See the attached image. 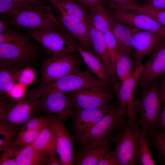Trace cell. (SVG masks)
Here are the masks:
<instances>
[{"label": "cell", "mask_w": 165, "mask_h": 165, "mask_svg": "<svg viewBox=\"0 0 165 165\" xmlns=\"http://www.w3.org/2000/svg\"><path fill=\"white\" fill-rule=\"evenodd\" d=\"M38 58L37 50L30 42L0 44V63L21 69L30 66Z\"/></svg>", "instance_id": "10"}, {"label": "cell", "mask_w": 165, "mask_h": 165, "mask_svg": "<svg viewBox=\"0 0 165 165\" xmlns=\"http://www.w3.org/2000/svg\"><path fill=\"white\" fill-rule=\"evenodd\" d=\"M154 79L142 87L134 100L137 123L147 133L156 129L161 112L159 96L160 84Z\"/></svg>", "instance_id": "3"}, {"label": "cell", "mask_w": 165, "mask_h": 165, "mask_svg": "<svg viewBox=\"0 0 165 165\" xmlns=\"http://www.w3.org/2000/svg\"><path fill=\"white\" fill-rule=\"evenodd\" d=\"M128 119L112 138L113 154L119 165H135L140 163L138 130L135 111L127 112Z\"/></svg>", "instance_id": "1"}, {"label": "cell", "mask_w": 165, "mask_h": 165, "mask_svg": "<svg viewBox=\"0 0 165 165\" xmlns=\"http://www.w3.org/2000/svg\"><path fill=\"white\" fill-rule=\"evenodd\" d=\"M162 163L163 164L165 165V161L162 162Z\"/></svg>", "instance_id": "47"}, {"label": "cell", "mask_w": 165, "mask_h": 165, "mask_svg": "<svg viewBox=\"0 0 165 165\" xmlns=\"http://www.w3.org/2000/svg\"><path fill=\"white\" fill-rule=\"evenodd\" d=\"M110 61L115 70V60L117 49L116 40L111 31L103 33Z\"/></svg>", "instance_id": "36"}, {"label": "cell", "mask_w": 165, "mask_h": 165, "mask_svg": "<svg viewBox=\"0 0 165 165\" xmlns=\"http://www.w3.org/2000/svg\"><path fill=\"white\" fill-rule=\"evenodd\" d=\"M159 96L161 104L165 102V78L162 80L159 86Z\"/></svg>", "instance_id": "44"}, {"label": "cell", "mask_w": 165, "mask_h": 165, "mask_svg": "<svg viewBox=\"0 0 165 165\" xmlns=\"http://www.w3.org/2000/svg\"><path fill=\"white\" fill-rule=\"evenodd\" d=\"M36 77L34 70L30 66L19 70L16 75V83L25 87L33 82Z\"/></svg>", "instance_id": "35"}, {"label": "cell", "mask_w": 165, "mask_h": 165, "mask_svg": "<svg viewBox=\"0 0 165 165\" xmlns=\"http://www.w3.org/2000/svg\"><path fill=\"white\" fill-rule=\"evenodd\" d=\"M20 69L0 63L1 96L9 95L16 84V74Z\"/></svg>", "instance_id": "27"}, {"label": "cell", "mask_w": 165, "mask_h": 165, "mask_svg": "<svg viewBox=\"0 0 165 165\" xmlns=\"http://www.w3.org/2000/svg\"><path fill=\"white\" fill-rule=\"evenodd\" d=\"M43 126L35 130H20L10 146L20 148L31 144L36 138Z\"/></svg>", "instance_id": "32"}, {"label": "cell", "mask_w": 165, "mask_h": 165, "mask_svg": "<svg viewBox=\"0 0 165 165\" xmlns=\"http://www.w3.org/2000/svg\"><path fill=\"white\" fill-rule=\"evenodd\" d=\"M26 31L48 55L74 53L77 51L67 32L59 22L56 26L27 30Z\"/></svg>", "instance_id": "5"}, {"label": "cell", "mask_w": 165, "mask_h": 165, "mask_svg": "<svg viewBox=\"0 0 165 165\" xmlns=\"http://www.w3.org/2000/svg\"><path fill=\"white\" fill-rule=\"evenodd\" d=\"M134 56L118 49L116 54L115 72L120 82L133 73L136 68Z\"/></svg>", "instance_id": "25"}, {"label": "cell", "mask_w": 165, "mask_h": 165, "mask_svg": "<svg viewBox=\"0 0 165 165\" xmlns=\"http://www.w3.org/2000/svg\"><path fill=\"white\" fill-rule=\"evenodd\" d=\"M8 29L5 21L1 19L0 20V33L4 32Z\"/></svg>", "instance_id": "46"}, {"label": "cell", "mask_w": 165, "mask_h": 165, "mask_svg": "<svg viewBox=\"0 0 165 165\" xmlns=\"http://www.w3.org/2000/svg\"><path fill=\"white\" fill-rule=\"evenodd\" d=\"M0 165H17L16 148L10 146L2 152L0 158Z\"/></svg>", "instance_id": "39"}, {"label": "cell", "mask_w": 165, "mask_h": 165, "mask_svg": "<svg viewBox=\"0 0 165 165\" xmlns=\"http://www.w3.org/2000/svg\"><path fill=\"white\" fill-rule=\"evenodd\" d=\"M161 111L159 119L157 125L158 129L165 131V102Z\"/></svg>", "instance_id": "43"}, {"label": "cell", "mask_w": 165, "mask_h": 165, "mask_svg": "<svg viewBox=\"0 0 165 165\" xmlns=\"http://www.w3.org/2000/svg\"><path fill=\"white\" fill-rule=\"evenodd\" d=\"M112 15L116 21L141 30L156 33L165 38V27L147 15L135 11L113 9Z\"/></svg>", "instance_id": "14"}, {"label": "cell", "mask_w": 165, "mask_h": 165, "mask_svg": "<svg viewBox=\"0 0 165 165\" xmlns=\"http://www.w3.org/2000/svg\"><path fill=\"white\" fill-rule=\"evenodd\" d=\"M112 138L94 148H79L74 152L73 165H98L101 156L110 148Z\"/></svg>", "instance_id": "21"}, {"label": "cell", "mask_w": 165, "mask_h": 165, "mask_svg": "<svg viewBox=\"0 0 165 165\" xmlns=\"http://www.w3.org/2000/svg\"><path fill=\"white\" fill-rule=\"evenodd\" d=\"M38 108L39 115L56 117L63 121L71 118L75 108L68 93L56 91L41 94Z\"/></svg>", "instance_id": "8"}, {"label": "cell", "mask_w": 165, "mask_h": 165, "mask_svg": "<svg viewBox=\"0 0 165 165\" xmlns=\"http://www.w3.org/2000/svg\"><path fill=\"white\" fill-rule=\"evenodd\" d=\"M53 3L60 12L62 26L68 33L82 48L94 53L88 26L83 22L69 15L57 3Z\"/></svg>", "instance_id": "15"}, {"label": "cell", "mask_w": 165, "mask_h": 165, "mask_svg": "<svg viewBox=\"0 0 165 165\" xmlns=\"http://www.w3.org/2000/svg\"><path fill=\"white\" fill-rule=\"evenodd\" d=\"M88 27L94 54L104 65L111 79H115V70L109 58L103 33L89 24Z\"/></svg>", "instance_id": "19"}, {"label": "cell", "mask_w": 165, "mask_h": 165, "mask_svg": "<svg viewBox=\"0 0 165 165\" xmlns=\"http://www.w3.org/2000/svg\"><path fill=\"white\" fill-rule=\"evenodd\" d=\"M148 134L145 130L139 127L138 130L139 151L140 163L143 165H155L148 140Z\"/></svg>", "instance_id": "29"}, {"label": "cell", "mask_w": 165, "mask_h": 165, "mask_svg": "<svg viewBox=\"0 0 165 165\" xmlns=\"http://www.w3.org/2000/svg\"><path fill=\"white\" fill-rule=\"evenodd\" d=\"M118 111V105H113L106 114L88 131L73 136L80 148L95 147L113 138L115 132L123 125Z\"/></svg>", "instance_id": "4"}, {"label": "cell", "mask_w": 165, "mask_h": 165, "mask_svg": "<svg viewBox=\"0 0 165 165\" xmlns=\"http://www.w3.org/2000/svg\"><path fill=\"white\" fill-rule=\"evenodd\" d=\"M135 12L147 15L165 27V10H156L139 6Z\"/></svg>", "instance_id": "37"}, {"label": "cell", "mask_w": 165, "mask_h": 165, "mask_svg": "<svg viewBox=\"0 0 165 165\" xmlns=\"http://www.w3.org/2000/svg\"><path fill=\"white\" fill-rule=\"evenodd\" d=\"M141 6L156 10H165V0H147Z\"/></svg>", "instance_id": "41"}, {"label": "cell", "mask_w": 165, "mask_h": 165, "mask_svg": "<svg viewBox=\"0 0 165 165\" xmlns=\"http://www.w3.org/2000/svg\"><path fill=\"white\" fill-rule=\"evenodd\" d=\"M94 87L109 88L88 70L82 71L77 68L65 76L37 89L41 94L52 91L71 93Z\"/></svg>", "instance_id": "6"}, {"label": "cell", "mask_w": 165, "mask_h": 165, "mask_svg": "<svg viewBox=\"0 0 165 165\" xmlns=\"http://www.w3.org/2000/svg\"><path fill=\"white\" fill-rule=\"evenodd\" d=\"M47 165H62L61 161L58 156L57 157L56 155L51 156L48 160Z\"/></svg>", "instance_id": "45"}, {"label": "cell", "mask_w": 165, "mask_h": 165, "mask_svg": "<svg viewBox=\"0 0 165 165\" xmlns=\"http://www.w3.org/2000/svg\"><path fill=\"white\" fill-rule=\"evenodd\" d=\"M31 144L35 149L48 152L51 156L57 154L55 148L54 137L50 121V117Z\"/></svg>", "instance_id": "24"}, {"label": "cell", "mask_w": 165, "mask_h": 165, "mask_svg": "<svg viewBox=\"0 0 165 165\" xmlns=\"http://www.w3.org/2000/svg\"><path fill=\"white\" fill-rule=\"evenodd\" d=\"M40 96L36 89L20 98H1L0 123L20 130L29 119L39 115L38 99Z\"/></svg>", "instance_id": "2"}, {"label": "cell", "mask_w": 165, "mask_h": 165, "mask_svg": "<svg viewBox=\"0 0 165 165\" xmlns=\"http://www.w3.org/2000/svg\"><path fill=\"white\" fill-rule=\"evenodd\" d=\"M87 12L89 23L103 33L110 31L115 20L112 15L101 5Z\"/></svg>", "instance_id": "26"}, {"label": "cell", "mask_w": 165, "mask_h": 165, "mask_svg": "<svg viewBox=\"0 0 165 165\" xmlns=\"http://www.w3.org/2000/svg\"><path fill=\"white\" fill-rule=\"evenodd\" d=\"M98 165H119L111 148L105 152L101 157Z\"/></svg>", "instance_id": "40"}, {"label": "cell", "mask_w": 165, "mask_h": 165, "mask_svg": "<svg viewBox=\"0 0 165 165\" xmlns=\"http://www.w3.org/2000/svg\"><path fill=\"white\" fill-rule=\"evenodd\" d=\"M128 26L132 34L136 67L142 64L141 61L143 58L151 55L165 38L156 33Z\"/></svg>", "instance_id": "13"}, {"label": "cell", "mask_w": 165, "mask_h": 165, "mask_svg": "<svg viewBox=\"0 0 165 165\" xmlns=\"http://www.w3.org/2000/svg\"><path fill=\"white\" fill-rule=\"evenodd\" d=\"M110 31L116 40L117 49L134 56L132 35L128 26L115 20Z\"/></svg>", "instance_id": "23"}, {"label": "cell", "mask_w": 165, "mask_h": 165, "mask_svg": "<svg viewBox=\"0 0 165 165\" xmlns=\"http://www.w3.org/2000/svg\"><path fill=\"white\" fill-rule=\"evenodd\" d=\"M29 42L26 35L13 30L8 29L0 33V44L19 43Z\"/></svg>", "instance_id": "33"}, {"label": "cell", "mask_w": 165, "mask_h": 165, "mask_svg": "<svg viewBox=\"0 0 165 165\" xmlns=\"http://www.w3.org/2000/svg\"><path fill=\"white\" fill-rule=\"evenodd\" d=\"M78 57L73 53L51 55L42 61L40 86L56 81L78 68Z\"/></svg>", "instance_id": "9"}, {"label": "cell", "mask_w": 165, "mask_h": 165, "mask_svg": "<svg viewBox=\"0 0 165 165\" xmlns=\"http://www.w3.org/2000/svg\"><path fill=\"white\" fill-rule=\"evenodd\" d=\"M16 148L17 165H47L51 156L48 152L35 149L31 143Z\"/></svg>", "instance_id": "22"}, {"label": "cell", "mask_w": 165, "mask_h": 165, "mask_svg": "<svg viewBox=\"0 0 165 165\" xmlns=\"http://www.w3.org/2000/svg\"><path fill=\"white\" fill-rule=\"evenodd\" d=\"M104 5L113 9L135 11L140 6L134 0H103Z\"/></svg>", "instance_id": "34"}, {"label": "cell", "mask_w": 165, "mask_h": 165, "mask_svg": "<svg viewBox=\"0 0 165 165\" xmlns=\"http://www.w3.org/2000/svg\"><path fill=\"white\" fill-rule=\"evenodd\" d=\"M49 117L43 115L35 116L29 119L21 127L20 130L37 129L42 126Z\"/></svg>", "instance_id": "38"}, {"label": "cell", "mask_w": 165, "mask_h": 165, "mask_svg": "<svg viewBox=\"0 0 165 165\" xmlns=\"http://www.w3.org/2000/svg\"><path fill=\"white\" fill-rule=\"evenodd\" d=\"M82 6L89 10L104 5L103 0H77Z\"/></svg>", "instance_id": "42"}, {"label": "cell", "mask_w": 165, "mask_h": 165, "mask_svg": "<svg viewBox=\"0 0 165 165\" xmlns=\"http://www.w3.org/2000/svg\"><path fill=\"white\" fill-rule=\"evenodd\" d=\"M108 88L94 87L68 93L75 107L96 109L106 107L113 98Z\"/></svg>", "instance_id": "11"}, {"label": "cell", "mask_w": 165, "mask_h": 165, "mask_svg": "<svg viewBox=\"0 0 165 165\" xmlns=\"http://www.w3.org/2000/svg\"><path fill=\"white\" fill-rule=\"evenodd\" d=\"M150 145L154 148L159 159L165 161V131L156 129L148 133Z\"/></svg>", "instance_id": "30"}, {"label": "cell", "mask_w": 165, "mask_h": 165, "mask_svg": "<svg viewBox=\"0 0 165 165\" xmlns=\"http://www.w3.org/2000/svg\"><path fill=\"white\" fill-rule=\"evenodd\" d=\"M49 9L46 6L38 5L23 9L9 18V24L25 30L56 26L58 22Z\"/></svg>", "instance_id": "7"}, {"label": "cell", "mask_w": 165, "mask_h": 165, "mask_svg": "<svg viewBox=\"0 0 165 165\" xmlns=\"http://www.w3.org/2000/svg\"><path fill=\"white\" fill-rule=\"evenodd\" d=\"M113 105L96 109L75 107L71 116L72 126L75 134L78 136L85 133L101 119L108 112Z\"/></svg>", "instance_id": "16"}, {"label": "cell", "mask_w": 165, "mask_h": 165, "mask_svg": "<svg viewBox=\"0 0 165 165\" xmlns=\"http://www.w3.org/2000/svg\"><path fill=\"white\" fill-rule=\"evenodd\" d=\"M143 65L142 64L136 66L129 77L120 83L117 84L115 87V93L118 101V111L124 123H125L126 110L129 102L134 98V93L138 85Z\"/></svg>", "instance_id": "18"}, {"label": "cell", "mask_w": 165, "mask_h": 165, "mask_svg": "<svg viewBox=\"0 0 165 165\" xmlns=\"http://www.w3.org/2000/svg\"><path fill=\"white\" fill-rule=\"evenodd\" d=\"M59 5L70 16L83 22L88 27L87 9L77 0H50Z\"/></svg>", "instance_id": "28"}, {"label": "cell", "mask_w": 165, "mask_h": 165, "mask_svg": "<svg viewBox=\"0 0 165 165\" xmlns=\"http://www.w3.org/2000/svg\"><path fill=\"white\" fill-rule=\"evenodd\" d=\"M20 130L7 124L0 123V151L9 147Z\"/></svg>", "instance_id": "31"}, {"label": "cell", "mask_w": 165, "mask_h": 165, "mask_svg": "<svg viewBox=\"0 0 165 165\" xmlns=\"http://www.w3.org/2000/svg\"><path fill=\"white\" fill-rule=\"evenodd\" d=\"M164 74L165 40L150 55L143 65L137 86L140 89L147 83Z\"/></svg>", "instance_id": "17"}, {"label": "cell", "mask_w": 165, "mask_h": 165, "mask_svg": "<svg viewBox=\"0 0 165 165\" xmlns=\"http://www.w3.org/2000/svg\"><path fill=\"white\" fill-rule=\"evenodd\" d=\"M68 36L82 57L88 70L110 87L112 80L104 65L94 54L82 48L69 35Z\"/></svg>", "instance_id": "20"}, {"label": "cell", "mask_w": 165, "mask_h": 165, "mask_svg": "<svg viewBox=\"0 0 165 165\" xmlns=\"http://www.w3.org/2000/svg\"><path fill=\"white\" fill-rule=\"evenodd\" d=\"M50 117L54 137L56 151L62 165H73L74 138L67 130L63 120L56 117Z\"/></svg>", "instance_id": "12"}]
</instances>
